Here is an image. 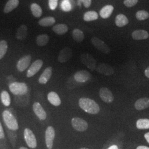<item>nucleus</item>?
<instances>
[{
    "label": "nucleus",
    "instance_id": "nucleus-22",
    "mask_svg": "<svg viewBox=\"0 0 149 149\" xmlns=\"http://www.w3.org/2000/svg\"><path fill=\"white\" fill-rule=\"evenodd\" d=\"M28 34V28L27 26L23 24L19 27L16 33V38L19 40L25 39Z\"/></svg>",
    "mask_w": 149,
    "mask_h": 149
},
{
    "label": "nucleus",
    "instance_id": "nucleus-18",
    "mask_svg": "<svg viewBox=\"0 0 149 149\" xmlns=\"http://www.w3.org/2000/svg\"><path fill=\"white\" fill-rule=\"evenodd\" d=\"M132 36L134 40H140L148 39L149 37V34L148 32L145 30L138 29L134 31L132 33Z\"/></svg>",
    "mask_w": 149,
    "mask_h": 149
},
{
    "label": "nucleus",
    "instance_id": "nucleus-27",
    "mask_svg": "<svg viewBox=\"0 0 149 149\" xmlns=\"http://www.w3.org/2000/svg\"><path fill=\"white\" fill-rule=\"evenodd\" d=\"M50 38L47 34H40L36 38V43L39 47H44L48 44Z\"/></svg>",
    "mask_w": 149,
    "mask_h": 149
},
{
    "label": "nucleus",
    "instance_id": "nucleus-17",
    "mask_svg": "<svg viewBox=\"0 0 149 149\" xmlns=\"http://www.w3.org/2000/svg\"><path fill=\"white\" fill-rule=\"evenodd\" d=\"M134 106L136 109L141 111L149 107V98L147 97L141 98L135 102Z\"/></svg>",
    "mask_w": 149,
    "mask_h": 149
},
{
    "label": "nucleus",
    "instance_id": "nucleus-32",
    "mask_svg": "<svg viewBox=\"0 0 149 149\" xmlns=\"http://www.w3.org/2000/svg\"><path fill=\"white\" fill-rule=\"evenodd\" d=\"M8 49L7 42L5 40L0 41V60L2 59L7 53Z\"/></svg>",
    "mask_w": 149,
    "mask_h": 149
},
{
    "label": "nucleus",
    "instance_id": "nucleus-1",
    "mask_svg": "<svg viewBox=\"0 0 149 149\" xmlns=\"http://www.w3.org/2000/svg\"><path fill=\"white\" fill-rule=\"evenodd\" d=\"M79 105L85 112L91 114H96L100 111L99 105L95 101L88 98H81L79 101Z\"/></svg>",
    "mask_w": 149,
    "mask_h": 149
},
{
    "label": "nucleus",
    "instance_id": "nucleus-7",
    "mask_svg": "<svg viewBox=\"0 0 149 149\" xmlns=\"http://www.w3.org/2000/svg\"><path fill=\"white\" fill-rule=\"evenodd\" d=\"M71 124L73 128L79 132H85L88 127L87 122L79 117L73 118L71 120Z\"/></svg>",
    "mask_w": 149,
    "mask_h": 149
},
{
    "label": "nucleus",
    "instance_id": "nucleus-11",
    "mask_svg": "<svg viewBox=\"0 0 149 149\" xmlns=\"http://www.w3.org/2000/svg\"><path fill=\"white\" fill-rule=\"evenodd\" d=\"M32 57L30 55H27L23 56L18 61L17 64V69L20 72L25 71L29 66Z\"/></svg>",
    "mask_w": 149,
    "mask_h": 149
},
{
    "label": "nucleus",
    "instance_id": "nucleus-41",
    "mask_svg": "<svg viewBox=\"0 0 149 149\" xmlns=\"http://www.w3.org/2000/svg\"><path fill=\"white\" fill-rule=\"evenodd\" d=\"M136 149H149V148L146 146H139Z\"/></svg>",
    "mask_w": 149,
    "mask_h": 149
},
{
    "label": "nucleus",
    "instance_id": "nucleus-26",
    "mask_svg": "<svg viewBox=\"0 0 149 149\" xmlns=\"http://www.w3.org/2000/svg\"><path fill=\"white\" fill-rule=\"evenodd\" d=\"M72 36L74 41L77 43L82 42L85 38L84 32L79 29H74L72 31Z\"/></svg>",
    "mask_w": 149,
    "mask_h": 149
},
{
    "label": "nucleus",
    "instance_id": "nucleus-31",
    "mask_svg": "<svg viewBox=\"0 0 149 149\" xmlns=\"http://www.w3.org/2000/svg\"><path fill=\"white\" fill-rule=\"evenodd\" d=\"M136 128L139 129H149V119H139L136 122Z\"/></svg>",
    "mask_w": 149,
    "mask_h": 149
},
{
    "label": "nucleus",
    "instance_id": "nucleus-24",
    "mask_svg": "<svg viewBox=\"0 0 149 149\" xmlns=\"http://www.w3.org/2000/svg\"><path fill=\"white\" fill-rule=\"evenodd\" d=\"M68 27L65 24H58L53 26L52 30L58 35H63L68 31Z\"/></svg>",
    "mask_w": 149,
    "mask_h": 149
},
{
    "label": "nucleus",
    "instance_id": "nucleus-16",
    "mask_svg": "<svg viewBox=\"0 0 149 149\" xmlns=\"http://www.w3.org/2000/svg\"><path fill=\"white\" fill-rule=\"evenodd\" d=\"M52 72H53V69L52 67L49 66L47 68H46L43 71L42 74L39 78V83L42 85L46 84L49 80L50 79L52 75Z\"/></svg>",
    "mask_w": 149,
    "mask_h": 149
},
{
    "label": "nucleus",
    "instance_id": "nucleus-6",
    "mask_svg": "<svg viewBox=\"0 0 149 149\" xmlns=\"http://www.w3.org/2000/svg\"><path fill=\"white\" fill-rule=\"evenodd\" d=\"M80 60L91 71H94L96 69V61L88 54H82L80 56Z\"/></svg>",
    "mask_w": 149,
    "mask_h": 149
},
{
    "label": "nucleus",
    "instance_id": "nucleus-29",
    "mask_svg": "<svg viewBox=\"0 0 149 149\" xmlns=\"http://www.w3.org/2000/svg\"><path fill=\"white\" fill-rule=\"evenodd\" d=\"M98 18V15L96 11H88V12H86L84 15V20L86 22L95 21Z\"/></svg>",
    "mask_w": 149,
    "mask_h": 149
},
{
    "label": "nucleus",
    "instance_id": "nucleus-14",
    "mask_svg": "<svg viewBox=\"0 0 149 149\" xmlns=\"http://www.w3.org/2000/svg\"><path fill=\"white\" fill-rule=\"evenodd\" d=\"M33 109L36 115L40 120H44L47 118V113L42 106L39 102H34L33 105Z\"/></svg>",
    "mask_w": 149,
    "mask_h": 149
},
{
    "label": "nucleus",
    "instance_id": "nucleus-44",
    "mask_svg": "<svg viewBox=\"0 0 149 149\" xmlns=\"http://www.w3.org/2000/svg\"><path fill=\"white\" fill-rule=\"evenodd\" d=\"M80 149H88V148H80Z\"/></svg>",
    "mask_w": 149,
    "mask_h": 149
},
{
    "label": "nucleus",
    "instance_id": "nucleus-9",
    "mask_svg": "<svg viewBox=\"0 0 149 149\" xmlns=\"http://www.w3.org/2000/svg\"><path fill=\"white\" fill-rule=\"evenodd\" d=\"M43 65V61L42 60L38 59L36 60L31 65V66L29 67V69L27 71V77L30 78L33 77V76H34L42 68Z\"/></svg>",
    "mask_w": 149,
    "mask_h": 149
},
{
    "label": "nucleus",
    "instance_id": "nucleus-40",
    "mask_svg": "<svg viewBox=\"0 0 149 149\" xmlns=\"http://www.w3.org/2000/svg\"><path fill=\"white\" fill-rule=\"evenodd\" d=\"M144 137H145V138L146 139V140L147 141V142L149 144V132L145 134L144 135Z\"/></svg>",
    "mask_w": 149,
    "mask_h": 149
},
{
    "label": "nucleus",
    "instance_id": "nucleus-42",
    "mask_svg": "<svg viewBox=\"0 0 149 149\" xmlns=\"http://www.w3.org/2000/svg\"><path fill=\"white\" fill-rule=\"evenodd\" d=\"M108 149H118V148L117 145H112L111 146H110Z\"/></svg>",
    "mask_w": 149,
    "mask_h": 149
},
{
    "label": "nucleus",
    "instance_id": "nucleus-25",
    "mask_svg": "<svg viewBox=\"0 0 149 149\" xmlns=\"http://www.w3.org/2000/svg\"><path fill=\"white\" fill-rule=\"evenodd\" d=\"M55 22V19L53 17H46L39 20L38 23L42 27H49L54 25Z\"/></svg>",
    "mask_w": 149,
    "mask_h": 149
},
{
    "label": "nucleus",
    "instance_id": "nucleus-30",
    "mask_svg": "<svg viewBox=\"0 0 149 149\" xmlns=\"http://www.w3.org/2000/svg\"><path fill=\"white\" fill-rule=\"evenodd\" d=\"M1 100L4 106L8 107L11 104V98L6 91H3L1 93Z\"/></svg>",
    "mask_w": 149,
    "mask_h": 149
},
{
    "label": "nucleus",
    "instance_id": "nucleus-38",
    "mask_svg": "<svg viewBox=\"0 0 149 149\" xmlns=\"http://www.w3.org/2000/svg\"><path fill=\"white\" fill-rule=\"evenodd\" d=\"M5 138V133L3 132V129L2 127L1 123H0V139H3Z\"/></svg>",
    "mask_w": 149,
    "mask_h": 149
},
{
    "label": "nucleus",
    "instance_id": "nucleus-19",
    "mask_svg": "<svg viewBox=\"0 0 149 149\" xmlns=\"http://www.w3.org/2000/svg\"><path fill=\"white\" fill-rule=\"evenodd\" d=\"M48 100L49 102L54 106H59L61 103L59 95L55 92H50L48 93Z\"/></svg>",
    "mask_w": 149,
    "mask_h": 149
},
{
    "label": "nucleus",
    "instance_id": "nucleus-4",
    "mask_svg": "<svg viewBox=\"0 0 149 149\" xmlns=\"http://www.w3.org/2000/svg\"><path fill=\"white\" fill-rule=\"evenodd\" d=\"M24 138L27 145L32 148L35 149L37 146L36 136L32 130L29 128H26L24 131Z\"/></svg>",
    "mask_w": 149,
    "mask_h": 149
},
{
    "label": "nucleus",
    "instance_id": "nucleus-39",
    "mask_svg": "<svg viewBox=\"0 0 149 149\" xmlns=\"http://www.w3.org/2000/svg\"><path fill=\"white\" fill-rule=\"evenodd\" d=\"M145 75L146 76V77L149 79V66L145 70Z\"/></svg>",
    "mask_w": 149,
    "mask_h": 149
},
{
    "label": "nucleus",
    "instance_id": "nucleus-36",
    "mask_svg": "<svg viewBox=\"0 0 149 149\" xmlns=\"http://www.w3.org/2000/svg\"><path fill=\"white\" fill-rule=\"evenodd\" d=\"M58 0H49V6L52 10L56 9L58 6Z\"/></svg>",
    "mask_w": 149,
    "mask_h": 149
},
{
    "label": "nucleus",
    "instance_id": "nucleus-43",
    "mask_svg": "<svg viewBox=\"0 0 149 149\" xmlns=\"http://www.w3.org/2000/svg\"><path fill=\"white\" fill-rule=\"evenodd\" d=\"M19 149H28L26 148H25V147H21V148H20Z\"/></svg>",
    "mask_w": 149,
    "mask_h": 149
},
{
    "label": "nucleus",
    "instance_id": "nucleus-8",
    "mask_svg": "<svg viewBox=\"0 0 149 149\" xmlns=\"http://www.w3.org/2000/svg\"><path fill=\"white\" fill-rule=\"evenodd\" d=\"M55 132L52 126H49L45 131V143L48 149H52Z\"/></svg>",
    "mask_w": 149,
    "mask_h": 149
},
{
    "label": "nucleus",
    "instance_id": "nucleus-5",
    "mask_svg": "<svg viewBox=\"0 0 149 149\" xmlns=\"http://www.w3.org/2000/svg\"><path fill=\"white\" fill-rule=\"evenodd\" d=\"M91 42L93 46L95 48L98 50L99 51L103 53L108 54L109 53L111 52L110 48L108 47V46L101 39L98 38L97 37L92 38L91 39Z\"/></svg>",
    "mask_w": 149,
    "mask_h": 149
},
{
    "label": "nucleus",
    "instance_id": "nucleus-20",
    "mask_svg": "<svg viewBox=\"0 0 149 149\" xmlns=\"http://www.w3.org/2000/svg\"><path fill=\"white\" fill-rule=\"evenodd\" d=\"M114 11V7L112 5L105 6L103 7L100 12V15L103 19L109 18Z\"/></svg>",
    "mask_w": 149,
    "mask_h": 149
},
{
    "label": "nucleus",
    "instance_id": "nucleus-21",
    "mask_svg": "<svg viewBox=\"0 0 149 149\" xmlns=\"http://www.w3.org/2000/svg\"><path fill=\"white\" fill-rule=\"evenodd\" d=\"M19 0H9L6 4L4 8V13H8L16 8L19 5Z\"/></svg>",
    "mask_w": 149,
    "mask_h": 149
},
{
    "label": "nucleus",
    "instance_id": "nucleus-2",
    "mask_svg": "<svg viewBox=\"0 0 149 149\" xmlns=\"http://www.w3.org/2000/svg\"><path fill=\"white\" fill-rule=\"evenodd\" d=\"M2 117L4 122L8 129L13 131L18 129L19 126L18 122L11 112L7 110L4 111L2 113Z\"/></svg>",
    "mask_w": 149,
    "mask_h": 149
},
{
    "label": "nucleus",
    "instance_id": "nucleus-13",
    "mask_svg": "<svg viewBox=\"0 0 149 149\" xmlns=\"http://www.w3.org/2000/svg\"><path fill=\"white\" fill-rule=\"evenodd\" d=\"M91 78L90 73L86 70H80L76 72L74 74V80L80 83H84Z\"/></svg>",
    "mask_w": 149,
    "mask_h": 149
},
{
    "label": "nucleus",
    "instance_id": "nucleus-33",
    "mask_svg": "<svg viewBox=\"0 0 149 149\" xmlns=\"http://www.w3.org/2000/svg\"><path fill=\"white\" fill-rule=\"evenodd\" d=\"M136 18L139 21H144L149 18V13L145 10H140L136 13Z\"/></svg>",
    "mask_w": 149,
    "mask_h": 149
},
{
    "label": "nucleus",
    "instance_id": "nucleus-10",
    "mask_svg": "<svg viewBox=\"0 0 149 149\" xmlns=\"http://www.w3.org/2000/svg\"><path fill=\"white\" fill-rule=\"evenodd\" d=\"M102 100L107 103H111L114 101V96L111 91L107 87H102L99 92Z\"/></svg>",
    "mask_w": 149,
    "mask_h": 149
},
{
    "label": "nucleus",
    "instance_id": "nucleus-23",
    "mask_svg": "<svg viewBox=\"0 0 149 149\" xmlns=\"http://www.w3.org/2000/svg\"><path fill=\"white\" fill-rule=\"evenodd\" d=\"M115 23L118 27H123L127 25L129 23L128 18L123 14H119L116 16Z\"/></svg>",
    "mask_w": 149,
    "mask_h": 149
},
{
    "label": "nucleus",
    "instance_id": "nucleus-35",
    "mask_svg": "<svg viewBox=\"0 0 149 149\" xmlns=\"http://www.w3.org/2000/svg\"><path fill=\"white\" fill-rule=\"evenodd\" d=\"M138 2V0H124V5L127 7H132L136 5Z\"/></svg>",
    "mask_w": 149,
    "mask_h": 149
},
{
    "label": "nucleus",
    "instance_id": "nucleus-37",
    "mask_svg": "<svg viewBox=\"0 0 149 149\" xmlns=\"http://www.w3.org/2000/svg\"><path fill=\"white\" fill-rule=\"evenodd\" d=\"M81 1L86 8H88L91 5L92 0H81Z\"/></svg>",
    "mask_w": 149,
    "mask_h": 149
},
{
    "label": "nucleus",
    "instance_id": "nucleus-12",
    "mask_svg": "<svg viewBox=\"0 0 149 149\" xmlns=\"http://www.w3.org/2000/svg\"><path fill=\"white\" fill-rule=\"evenodd\" d=\"M72 56V49L71 48L66 47L60 52L59 56L58 57V60L61 63H66L71 58Z\"/></svg>",
    "mask_w": 149,
    "mask_h": 149
},
{
    "label": "nucleus",
    "instance_id": "nucleus-28",
    "mask_svg": "<svg viewBox=\"0 0 149 149\" xmlns=\"http://www.w3.org/2000/svg\"><path fill=\"white\" fill-rule=\"evenodd\" d=\"M31 10L32 12V15L34 17L39 18L42 15L43 11L40 6L38 5L37 3H33L31 5Z\"/></svg>",
    "mask_w": 149,
    "mask_h": 149
},
{
    "label": "nucleus",
    "instance_id": "nucleus-34",
    "mask_svg": "<svg viewBox=\"0 0 149 149\" xmlns=\"http://www.w3.org/2000/svg\"><path fill=\"white\" fill-rule=\"evenodd\" d=\"M62 8L64 11L68 12L70 11L71 9V6L69 0H64L61 4Z\"/></svg>",
    "mask_w": 149,
    "mask_h": 149
},
{
    "label": "nucleus",
    "instance_id": "nucleus-3",
    "mask_svg": "<svg viewBox=\"0 0 149 149\" xmlns=\"http://www.w3.org/2000/svg\"><path fill=\"white\" fill-rule=\"evenodd\" d=\"M11 92L17 96H23L26 95L28 91V86L25 83L14 82L9 86Z\"/></svg>",
    "mask_w": 149,
    "mask_h": 149
},
{
    "label": "nucleus",
    "instance_id": "nucleus-15",
    "mask_svg": "<svg viewBox=\"0 0 149 149\" xmlns=\"http://www.w3.org/2000/svg\"><path fill=\"white\" fill-rule=\"evenodd\" d=\"M96 69L98 72L106 76L112 75L114 72V70L111 66H109L108 64H104V63L100 64L96 68Z\"/></svg>",
    "mask_w": 149,
    "mask_h": 149
}]
</instances>
